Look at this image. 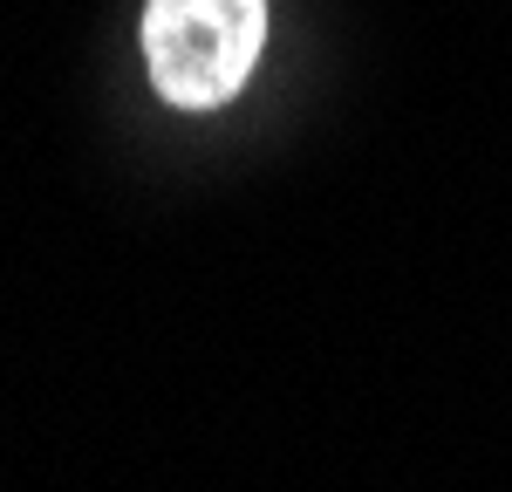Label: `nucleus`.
I'll return each mask as SVG.
<instances>
[{
    "label": "nucleus",
    "instance_id": "f257e3e1",
    "mask_svg": "<svg viewBox=\"0 0 512 492\" xmlns=\"http://www.w3.org/2000/svg\"><path fill=\"white\" fill-rule=\"evenodd\" d=\"M267 48V0H151L144 7V62L164 103L212 110L233 103Z\"/></svg>",
    "mask_w": 512,
    "mask_h": 492
}]
</instances>
